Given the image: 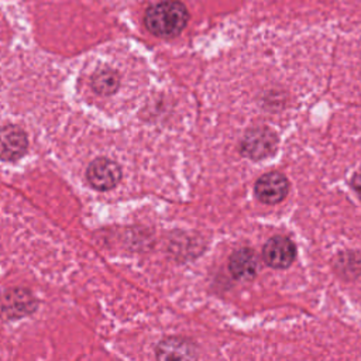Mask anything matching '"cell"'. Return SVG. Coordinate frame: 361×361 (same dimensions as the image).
Here are the masks:
<instances>
[{"label":"cell","mask_w":361,"mask_h":361,"mask_svg":"<svg viewBox=\"0 0 361 361\" xmlns=\"http://www.w3.org/2000/svg\"><path fill=\"white\" fill-rule=\"evenodd\" d=\"M278 147V137L276 134L265 127H254L248 130L241 140L240 144V151L244 157L250 159H264L271 157Z\"/></svg>","instance_id":"7a4b0ae2"},{"label":"cell","mask_w":361,"mask_h":361,"mask_svg":"<svg viewBox=\"0 0 361 361\" xmlns=\"http://www.w3.org/2000/svg\"><path fill=\"white\" fill-rule=\"evenodd\" d=\"M35 309V302L28 290H7L3 298V313L7 317H21Z\"/></svg>","instance_id":"ba28073f"},{"label":"cell","mask_w":361,"mask_h":361,"mask_svg":"<svg viewBox=\"0 0 361 361\" xmlns=\"http://www.w3.org/2000/svg\"><path fill=\"white\" fill-rule=\"evenodd\" d=\"M189 21L186 6L178 0H164L151 4L144 14L145 28L155 37H178Z\"/></svg>","instance_id":"6da1fadb"},{"label":"cell","mask_w":361,"mask_h":361,"mask_svg":"<svg viewBox=\"0 0 361 361\" xmlns=\"http://www.w3.org/2000/svg\"><path fill=\"white\" fill-rule=\"evenodd\" d=\"M228 269L233 278L238 281H250L257 275L259 269L258 257L251 248H240L231 254Z\"/></svg>","instance_id":"52a82bcc"},{"label":"cell","mask_w":361,"mask_h":361,"mask_svg":"<svg viewBox=\"0 0 361 361\" xmlns=\"http://www.w3.org/2000/svg\"><path fill=\"white\" fill-rule=\"evenodd\" d=\"M86 178L89 180V183L97 189V190H110L114 186H117V183L121 179V168L118 166L117 162L100 157L93 159L87 169H86Z\"/></svg>","instance_id":"3957f363"},{"label":"cell","mask_w":361,"mask_h":361,"mask_svg":"<svg viewBox=\"0 0 361 361\" xmlns=\"http://www.w3.org/2000/svg\"><path fill=\"white\" fill-rule=\"evenodd\" d=\"M120 86V78L117 72L111 69H100L92 78V87L96 93L109 96L114 93Z\"/></svg>","instance_id":"9c48e42d"},{"label":"cell","mask_w":361,"mask_h":361,"mask_svg":"<svg viewBox=\"0 0 361 361\" xmlns=\"http://www.w3.org/2000/svg\"><path fill=\"white\" fill-rule=\"evenodd\" d=\"M262 258L271 268H288L296 258V245L288 237L275 235L265 243L262 248Z\"/></svg>","instance_id":"277c9868"},{"label":"cell","mask_w":361,"mask_h":361,"mask_svg":"<svg viewBox=\"0 0 361 361\" xmlns=\"http://www.w3.org/2000/svg\"><path fill=\"white\" fill-rule=\"evenodd\" d=\"M351 186H353V189L355 190V193L361 197V172H357V173L353 176Z\"/></svg>","instance_id":"30bf717a"},{"label":"cell","mask_w":361,"mask_h":361,"mask_svg":"<svg viewBox=\"0 0 361 361\" xmlns=\"http://www.w3.org/2000/svg\"><path fill=\"white\" fill-rule=\"evenodd\" d=\"M257 197L265 204H276L282 202L289 190V182L281 172L264 173L254 186Z\"/></svg>","instance_id":"5b68a950"},{"label":"cell","mask_w":361,"mask_h":361,"mask_svg":"<svg viewBox=\"0 0 361 361\" xmlns=\"http://www.w3.org/2000/svg\"><path fill=\"white\" fill-rule=\"evenodd\" d=\"M28 147V140L23 128L16 124H4L1 128V158L14 161L21 158Z\"/></svg>","instance_id":"8992f818"}]
</instances>
